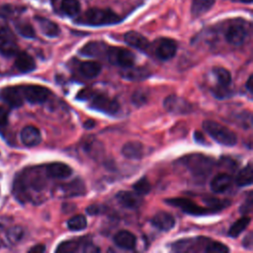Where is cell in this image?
I'll list each match as a JSON object with an SVG mask.
<instances>
[{"label":"cell","mask_w":253,"mask_h":253,"mask_svg":"<svg viewBox=\"0 0 253 253\" xmlns=\"http://www.w3.org/2000/svg\"><path fill=\"white\" fill-rule=\"evenodd\" d=\"M181 164L196 180H205L213 168V160L206 155L194 153L181 157Z\"/></svg>","instance_id":"obj_1"},{"label":"cell","mask_w":253,"mask_h":253,"mask_svg":"<svg viewBox=\"0 0 253 253\" xmlns=\"http://www.w3.org/2000/svg\"><path fill=\"white\" fill-rule=\"evenodd\" d=\"M78 95L80 100H88L90 108L95 111H99L110 116H115L120 111V104L115 99H112L107 95L91 92L89 90H85Z\"/></svg>","instance_id":"obj_2"},{"label":"cell","mask_w":253,"mask_h":253,"mask_svg":"<svg viewBox=\"0 0 253 253\" xmlns=\"http://www.w3.org/2000/svg\"><path fill=\"white\" fill-rule=\"evenodd\" d=\"M203 128L219 144L225 146H233L237 142V136L235 132L217 122L206 120L203 122Z\"/></svg>","instance_id":"obj_3"},{"label":"cell","mask_w":253,"mask_h":253,"mask_svg":"<svg viewBox=\"0 0 253 253\" xmlns=\"http://www.w3.org/2000/svg\"><path fill=\"white\" fill-rule=\"evenodd\" d=\"M120 22V17L110 9L91 8L82 16L80 23L90 26H105Z\"/></svg>","instance_id":"obj_4"},{"label":"cell","mask_w":253,"mask_h":253,"mask_svg":"<svg viewBox=\"0 0 253 253\" xmlns=\"http://www.w3.org/2000/svg\"><path fill=\"white\" fill-rule=\"evenodd\" d=\"M106 58L112 64L118 65L122 68L130 67L135 62L134 54L127 48L124 47H117V46H109Z\"/></svg>","instance_id":"obj_5"},{"label":"cell","mask_w":253,"mask_h":253,"mask_svg":"<svg viewBox=\"0 0 253 253\" xmlns=\"http://www.w3.org/2000/svg\"><path fill=\"white\" fill-rule=\"evenodd\" d=\"M165 202L172 207L180 209L182 211L188 214L205 215V214H210L213 212L211 209L199 206L194 201L187 198H171L166 200Z\"/></svg>","instance_id":"obj_6"},{"label":"cell","mask_w":253,"mask_h":253,"mask_svg":"<svg viewBox=\"0 0 253 253\" xmlns=\"http://www.w3.org/2000/svg\"><path fill=\"white\" fill-rule=\"evenodd\" d=\"M210 238L200 236L195 238L181 239L172 243L171 247L176 252H206V247Z\"/></svg>","instance_id":"obj_7"},{"label":"cell","mask_w":253,"mask_h":253,"mask_svg":"<svg viewBox=\"0 0 253 253\" xmlns=\"http://www.w3.org/2000/svg\"><path fill=\"white\" fill-rule=\"evenodd\" d=\"M153 51L160 60H169L176 54L177 43L172 39L161 38L154 42Z\"/></svg>","instance_id":"obj_8"},{"label":"cell","mask_w":253,"mask_h":253,"mask_svg":"<svg viewBox=\"0 0 253 253\" xmlns=\"http://www.w3.org/2000/svg\"><path fill=\"white\" fill-rule=\"evenodd\" d=\"M21 90L23 97L32 104L43 103L50 95V91L44 86L41 85H25L21 87Z\"/></svg>","instance_id":"obj_9"},{"label":"cell","mask_w":253,"mask_h":253,"mask_svg":"<svg viewBox=\"0 0 253 253\" xmlns=\"http://www.w3.org/2000/svg\"><path fill=\"white\" fill-rule=\"evenodd\" d=\"M163 105L167 112L175 115L189 114L193 110V107L189 101L177 95H169L167 98H165Z\"/></svg>","instance_id":"obj_10"},{"label":"cell","mask_w":253,"mask_h":253,"mask_svg":"<svg viewBox=\"0 0 253 253\" xmlns=\"http://www.w3.org/2000/svg\"><path fill=\"white\" fill-rule=\"evenodd\" d=\"M248 36V30L242 23L231 24L225 32V40L232 45L242 44Z\"/></svg>","instance_id":"obj_11"},{"label":"cell","mask_w":253,"mask_h":253,"mask_svg":"<svg viewBox=\"0 0 253 253\" xmlns=\"http://www.w3.org/2000/svg\"><path fill=\"white\" fill-rule=\"evenodd\" d=\"M0 99L12 108H19L23 105L24 97L21 87L8 86L0 90Z\"/></svg>","instance_id":"obj_12"},{"label":"cell","mask_w":253,"mask_h":253,"mask_svg":"<svg viewBox=\"0 0 253 253\" xmlns=\"http://www.w3.org/2000/svg\"><path fill=\"white\" fill-rule=\"evenodd\" d=\"M150 222L158 230L169 231L175 225V218L169 212L158 211L152 216Z\"/></svg>","instance_id":"obj_13"},{"label":"cell","mask_w":253,"mask_h":253,"mask_svg":"<svg viewBox=\"0 0 253 253\" xmlns=\"http://www.w3.org/2000/svg\"><path fill=\"white\" fill-rule=\"evenodd\" d=\"M45 174L53 179H66L71 176L72 169L65 163L53 162L46 165Z\"/></svg>","instance_id":"obj_14"},{"label":"cell","mask_w":253,"mask_h":253,"mask_svg":"<svg viewBox=\"0 0 253 253\" xmlns=\"http://www.w3.org/2000/svg\"><path fill=\"white\" fill-rule=\"evenodd\" d=\"M108 45L103 42H90L82 46L79 53L90 57H106Z\"/></svg>","instance_id":"obj_15"},{"label":"cell","mask_w":253,"mask_h":253,"mask_svg":"<svg viewBox=\"0 0 253 253\" xmlns=\"http://www.w3.org/2000/svg\"><path fill=\"white\" fill-rule=\"evenodd\" d=\"M116 199L119 202V204H121L124 208L129 210L137 209L142 203V200L139 195L129 191H120L119 193H117Z\"/></svg>","instance_id":"obj_16"},{"label":"cell","mask_w":253,"mask_h":253,"mask_svg":"<svg viewBox=\"0 0 253 253\" xmlns=\"http://www.w3.org/2000/svg\"><path fill=\"white\" fill-rule=\"evenodd\" d=\"M125 42L128 45H130L140 51L145 52L150 48V43L147 41V39L137 32H133V31L127 32L125 35Z\"/></svg>","instance_id":"obj_17"},{"label":"cell","mask_w":253,"mask_h":253,"mask_svg":"<svg viewBox=\"0 0 253 253\" xmlns=\"http://www.w3.org/2000/svg\"><path fill=\"white\" fill-rule=\"evenodd\" d=\"M21 140L26 146H36L42 141V134L38 127L27 126L21 130Z\"/></svg>","instance_id":"obj_18"},{"label":"cell","mask_w":253,"mask_h":253,"mask_svg":"<svg viewBox=\"0 0 253 253\" xmlns=\"http://www.w3.org/2000/svg\"><path fill=\"white\" fill-rule=\"evenodd\" d=\"M114 242L123 249L132 250L136 244V237L127 230H121L114 235Z\"/></svg>","instance_id":"obj_19"},{"label":"cell","mask_w":253,"mask_h":253,"mask_svg":"<svg viewBox=\"0 0 253 253\" xmlns=\"http://www.w3.org/2000/svg\"><path fill=\"white\" fill-rule=\"evenodd\" d=\"M232 185V178L226 173H221L215 175L211 181V189L214 193H224Z\"/></svg>","instance_id":"obj_20"},{"label":"cell","mask_w":253,"mask_h":253,"mask_svg":"<svg viewBox=\"0 0 253 253\" xmlns=\"http://www.w3.org/2000/svg\"><path fill=\"white\" fill-rule=\"evenodd\" d=\"M101 69H102L101 64L97 61H92V60L79 62L77 66V70L81 74V76L87 79L95 78L96 76H98L101 72Z\"/></svg>","instance_id":"obj_21"},{"label":"cell","mask_w":253,"mask_h":253,"mask_svg":"<svg viewBox=\"0 0 253 253\" xmlns=\"http://www.w3.org/2000/svg\"><path fill=\"white\" fill-rule=\"evenodd\" d=\"M15 66L21 72H31L36 68V62L34 58L25 51H19L16 54Z\"/></svg>","instance_id":"obj_22"},{"label":"cell","mask_w":253,"mask_h":253,"mask_svg":"<svg viewBox=\"0 0 253 253\" xmlns=\"http://www.w3.org/2000/svg\"><path fill=\"white\" fill-rule=\"evenodd\" d=\"M122 76L127 80L131 81H140L144 80L150 76V71L145 67H134L133 65L130 67L123 68L121 72Z\"/></svg>","instance_id":"obj_23"},{"label":"cell","mask_w":253,"mask_h":253,"mask_svg":"<svg viewBox=\"0 0 253 253\" xmlns=\"http://www.w3.org/2000/svg\"><path fill=\"white\" fill-rule=\"evenodd\" d=\"M122 154L127 159H140L143 155V145L138 141H129L124 144Z\"/></svg>","instance_id":"obj_24"},{"label":"cell","mask_w":253,"mask_h":253,"mask_svg":"<svg viewBox=\"0 0 253 253\" xmlns=\"http://www.w3.org/2000/svg\"><path fill=\"white\" fill-rule=\"evenodd\" d=\"M61 193L66 197L80 196L85 193V187L80 179H75L66 185L61 186Z\"/></svg>","instance_id":"obj_25"},{"label":"cell","mask_w":253,"mask_h":253,"mask_svg":"<svg viewBox=\"0 0 253 253\" xmlns=\"http://www.w3.org/2000/svg\"><path fill=\"white\" fill-rule=\"evenodd\" d=\"M36 20H37L42 32L45 36L50 37V38H54V37H57L59 35L60 30L54 22H52V21H50L46 18H43V17H36Z\"/></svg>","instance_id":"obj_26"},{"label":"cell","mask_w":253,"mask_h":253,"mask_svg":"<svg viewBox=\"0 0 253 253\" xmlns=\"http://www.w3.org/2000/svg\"><path fill=\"white\" fill-rule=\"evenodd\" d=\"M253 182V169L252 164L248 163L244 168H242L235 178V183L239 187L250 186Z\"/></svg>","instance_id":"obj_27"},{"label":"cell","mask_w":253,"mask_h":253,"mask_svg":"<svg viewBox=\"0 0 253 253\" xmlns=\"http://www.w3.org/2000/svg\"><path fill=\"white\" fill-rule=\"evenodd\" d=\"M87 241L83 242V240H66L57 246L55 249L56 252H62V253H71V252H77V251H84V246Z\"/></svg>","instance_id":"obj_28"},{"label":"cell","mask_w":253,"mask_h":253,"mask_svg":"<svg viewBox=\"0 0 253 253\" xmlns=\"http://www.w3.org/2000/svg\"><path fill=\"white\" fill-rule=\"evenodd\" d=\"M212 74L214 75L217 85L219 87H229L231 84L230 72L221 66H215L212 68Z\"/></svg>","instance_id":"obj_29"},{"label":"cell","mask_w":253,"mask_h":253,"mask_svg":"<svg viewBox=\"0 0 253 253\" xmlns=\"http://www.w3.org/2000/svg\"><path fill=\"white\" fill-rule=\"evenodd\" d=\"M251 218L249 216H243L239 219H237L228 229V235L232 238H235L239 236L250 224Z\"/></svg>","instance_id":"obj_30"},{"label":"cell","mask_w":253,"mask_h":253,"mask_svg":"<svg viewBox=\"0 0 253 253\" xmlns=\"http://www.w3.org/2000/svg\"><path fill=\"white\" fill-rule=\"evenodd\" d=\"M214 1L215 0H193V4L191 7L192 14L194 16H201L205 14L212 7Z\"/></svg>","instance_id":"obj_31"},{"label":"cell","mask_w":253,"mask_h":253,"mask_svg":"<svg viewBox=\"0 0 253 253\" xmlns=\"http://www.w3.org/2000/svg\"><path fill=\"white\" fill-rule=\"evenodd\" d=\"M19 52L18 45L14 39L5 40L0 42V53L4 56H14Z\"/></svg>","instance_id":"obj_32"},{"label":"cell","mask_w":253,"mask_h":253,"mask_svg":"<svg viewBox=\"0 0 253 253\" xmlns=\"http://www.w3.org/2000/svg\"><path fill=\"white\" fill-rule=\"evenodd\" d=\"M61 11L70 17L76 16L80 11V4L78 0H62L60 4Z\"/></svg>","instance_id":"obj_33"},{"label":"cell","mask_w":253,"mask_h":253,"mask_svg":"<svg viewBox=\"0 0 253 253\" xmlns=\"http://www.w3.org/2000/svg\"><path fill=\"white\" fill-rule=\"evenodd\" d=\"M87 226V219L83 214H76L68 219L67 227L72 231L83 230Z\"/></svg>","instance_id":"obj_34"},{"label":"cell","mask_w":253,"mask_h":253,"mask_svg":"<svg viewBox=\"0 0 253 253\" xmlns=\"http://www.w3.org/2000/svg\"><path fill=\"white\" fill-rule=\"evenodd\" d=\"M132 189H133V192L136 193L137 195L144 196L150 192L151 186L148 179L146 177H142L132 185Z\"/></svg>","instance_id":"obj_35"},{"label":"cell","mask_w":253,"mask_h":253,"mask_svg":"<svg viewBox=\"0 0 253 253\" xmlns=\"http://www.w3.org/2000/svg\"><path fill=\"white\" fill-rule=\"evenodd\" d=\"M15 28L17 30V32L24 38H28V39H33L36 37V32L34 30V28L32 27V25H30L29 23L26 22H17L15 24Z\"/></svg>","instance_id":"obj_36"},{"label":"cell","mask_w":253,"mask_h":253,"mask_svg":"<svg viewBox=\"0 0 253 253\" xmlns=\"http://www.w3.org/2000/svg\"><path fill=\"white\" fill-rule=\"evenodd\" d=\"M228 251H229V248L225 244L218 241L211 240V239L209 240L206 247L207 253H225Z\"/></svg>","instance_id":"obj_37"},{"label":"cell","mask_w":253,"mask_h":253,"mask_svg":"<svg viewBox=\"0 0 253 253\" xmlns=\"http://www.w3.org/2000/svg\"><path fill=\"white\" fill-rule=\"evenodd\" d=\"M23 235H24V230L20 226H12L6 232L7 239L10 243L19 242L22 239Z\"/></svg>","instance_id":"obj_38"},{"label":"cell","mask_w":253,"mask_h":253,"mask_svg":"<svg viewBox=\"0 0 253 253\" xmlns=\"http://www.w3.org/2000/svg\"><path fill=\"white\" fill-rule=\"evenodd\" d=\"M19 13H21L20 7H16V6L9 5V4L0 6V17L1 18H4V19L13 18L16 15H18Z\"/></svg>","instance_id":"obj_39"},{"label":"cell","mask_w":253,"mask_h":253,"mask_svg":"<svg viewBox=\"0 0 253 253\" xmlns=\"http://www.w3.org/2000/svg\"><path fill=\"white\" fill-rule=\"evenodd\" d=\"M148 100V92L145 89H137L131 96V102L133 105L140 107L144 105Z\"/></svg>","instance_id":"obj_40"},{"label":"cell","mask_w":253,"mask_h":253,"mask_svg":"<svg viewBox=\"0 0 253 253\" xmlns=\"http://www.w3.org/2000/svg\"><path fill=\"white\" fill-rule=\"evenodd\" d=\"M252 206H253V204H252V195H251V193H249V196L247 197L245 202L240 207V212L243 213V214L250 213L251 211H252Z\"/></svg>","instance_id":"obj_41"},{"label":"cell","mask_w":253,"mask_h":253,"mask_svg":"<svg viewBox=\"0 0 253 253\" xmlns=\"http://www.w3.org/2000/svg\"><path fill=\"white\" fill-rule=\"evenodd\" d=\"M10 39H14L11 30L8 28V26L0 25V42Z\"/></svg>","instance_id":"obj_42"},{"label":"cell","mask_w":253,"mask_h":253,"mask_svg":"<svg viewBox=\"0 0 253 253\" xmlns=\"http://www.w3.org/2000/svg\"><path fill=\"white\" fill-rule=\"evenodd\" d=\"M104 210H105V207L102 205H91L86 209V212L90 215H94V214L103 213Z\"/></svg>","instance_id":"obj_43"},{"label":"cell","mask_w":253,"mask_h":253,"mask_svg":"<svg viewBox=\"0 0 253 253\" xmlns=\"http://www.w3.org/2000/svg\"><path fill=\"white\" fill-rule=\"evenodd\" d=\"M8 123V111L0 106V126H6Z\"/></svg>","instance_id":"obj_44"},{"label":"cell","mask_w":253,"mask_h":253,"mask_svg":"<svg viewBox=\"0 0 253 253\" xmlns=\"http://www.w3.org/2000/svg\"><path fill=\"white\" fill-rule=\"evenodd\" d=\"M242 245L244 248L251 250L252 249V245H253V237H252V232H249L243 239L242 241Z\"/></svg>","instance_id":"obj_45"},{"label":"cell","mask_w":253,"mask_h":253,"mask_svg":"<svg viewBox=\"0 0 253 253\" xmlns=\"http://www.w3.org/2000/svg\"><path fill=\"white\" fill-rule=\"evenodd\" d=\"M194 138H195L196 142H198V143H201V144H208V143H207V140H206V138H205V136H204V134H203L202 132H200V131H195V133H194Z\"/></svg>","instance_id":"obj_46"},{"label":"cell","mask_w":253,"mask_h":253,"mask_svg":"<svg viewBox=\"0 0 253 253\" xmlns=\"http://www.w3.org/2000/svg\"><path fill=\"white\" fill-rule=\"evenodd\" d=\"M44 251H45V246L42 244L35 245L29 249V252H31V253H42Z\"/></svg>","instance_id":"obj_47"},{"label":"cell","mask_w":253,"mask_h":253,"mask_svg":"<svg viewBox=\"0 0 253 253\" xmlns=\"http://www.w3.org/2000/svg\"><path fill=\"white\" fill-rule=\"evenodd\" d=\"M10 220L6 216H0V232L3 231L5 228H7Z\"/></svg>","instance_id":"obj_48"},{"label":"cell","mask_w":253,"mask_h":253,"mask_svg":"<svg viewBox=\"0 0 253 253\" xmlns=\"http://www.w3.org/2000/svg\"><path fill=\"white\" fill-rule=\"evenodd\" d=\"M245 87L246 89L249 91V93H252V75H250L246 81V84H245Z\"/></svg>","instance_id":"obj_49"},{"label":"cell","mask_w":253,"mask_h":253,"mask_svg":"<svg viewBox=\"0 0 253 253\" xmlns=\"http://www.w3.org/2000/svg\"><path fill=\"white\" fill-rule=\"evenodd\" d=\"M93 126H95V122L92 120H88L85 124H84V127L85 128H92Z\"/></svg>","instance_id":"obj_50"},{"label":"cell","mask_w":253,"mask_h":253,"mask_svg":"<svg viewBox=\"0 0 253 253\" xmlns=\"http://www.w3.org/2000/svg\"><path fill=\"white\" fill-rule=\"evenodd\" d=\"M241 1L244 3H251L253 0H241Z\"/></svg>","instance_id":"obj_51"}]
</instances>
